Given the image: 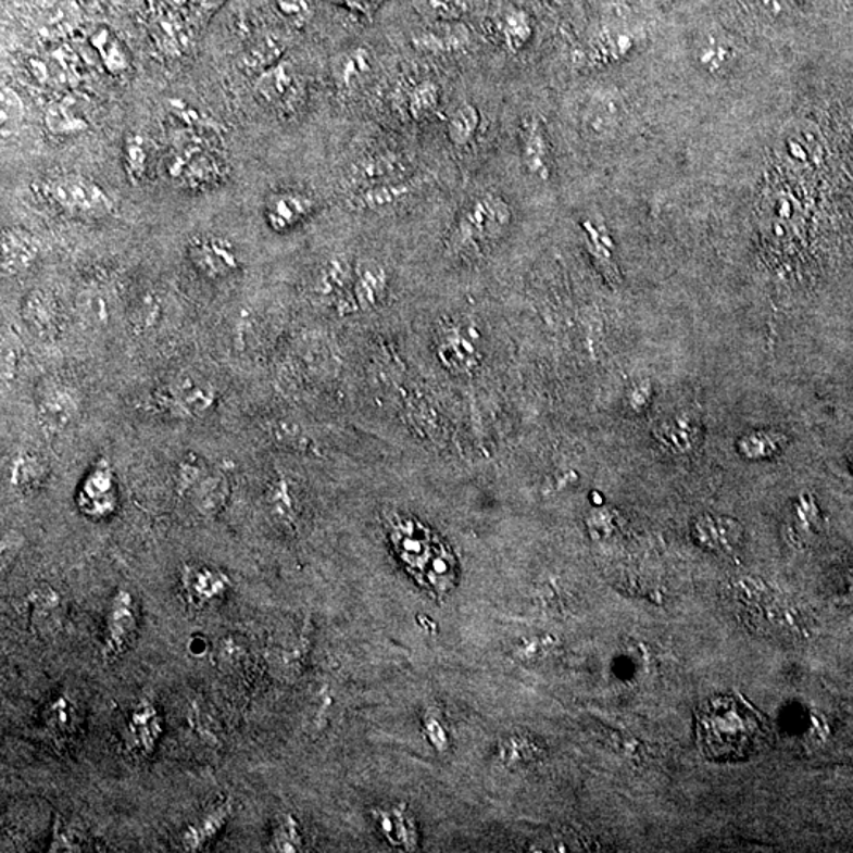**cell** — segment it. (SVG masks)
I'll return each mask as SVG.
<instances>
[{
	"label": "cell",
	"mask_w": 853,
	"mask_h": 853,
	"mask_svg": "<svg viewBox=\"0 0 853 853\" xmlns=\"http://www.w3.org/2000/svg\"><path fill=\"white\" fill-rule=\"evenodd\" d=\"M755 713L732 698L710 700L699 712V740L705 754L743 757L758 740Z\"/></svg>",
	"instance_id": "cell-1"
},
{
	"label": "cell",
	"mask_w": 853,
	"mask_h": 853,
	"mask_svg": "<svg viewBox=\"0 0 853 853\" xmlns=\"http://www.w3.org/2000/svg\"><path fill=\"white\" fill-rule=\"evenodd\" d=\"M511 222V205L501 195H480L463 209L446 250L451 256L480 255L503 238Z\"/></svg>",
	"instance_id": "cell-2"
},
{
	"label": "cell",
	"mask_w": 853,
	"mask_h": 853,
	"mask_svg": "<svg viewBox=\"0 0 853 853\" xmlns=\"http://www.w3.org/2000/svg\"><path fill=\"white\" fill-rule=\"evenodd\" d=\"M41 193L65 214L78 218H104L114 211L110 195L81 174H58L40 184Z\"/></svg>",
	"instance_id": "cell-3"
},
{
	"label": "cell",
	"mask_w": 853,
	"mask_h": 853,
	"mask_svg": "<svg viewBox=\"0 0 853 853\" xmlns=\"http://www.w3.org/2000/svg\"><path fill=\"white\" fill-rule=\"evenodd\" d=\"M218 393L215 386L200 374H183L163 388L160 393L162 405L171 414L187 419L208 416L217 403Z\"/></svg>",
	"instance_id": "cell-4"
},
{
	"label": "cell",
	"mask_w": 853,
	"mask_h": 853,
	"mask_svg": "<svg viewBox=\"0 0 853 853\" xmlns=\"http://www.w3.org/2000/svg\"><path fill=\"white\" fill-rule=\"evenodd\" d=\"M179 492L190 498L198 511L215 514L222 510L229 496L228 482L223 473L209 468L204 463H183L177 475Z\"/></svg>",
	"instance_id": "cell-5"
},
{
	"label": "cell",
	"mask_w": 853,
	"mask_h": 853,
	"mask_svg": "<svg viewBox=\"0 0 853 853\" xmlns=\"http://www.w3.org/2000/svg\"><path fill=\"white\" fill-rule=\"evenodd\" d=\"M139 628L138 604L130 591L114 594L104 623L103 657L106 663L122 656L137 639Z\"/></svg>",
	"instance_id": "cell-6"
},
{
	"label": "cell",
	"mask_w": 853,
	"mask_h": 853,
	"mask_svg": "<svg viewBox=\"0 0 853 853\" xmlns=\"http://www.w3.org/2000/svg\"><path fill=\"white\" fill-rule=\"evenodd\" d=\"M437 356L454 374H472L480 362L479 334L469 323H448L440 329Z\"/></svg>",
	"instance_id": "cell-7"
},
{
	"label": "cell",
	"mask_w": 853,
	"mask_h": 853,
	"mask_svg": "<svg viewBox=\"0 0 853 853\" xmlns=\"http://www.w3.org/2000/svg\"><path fill=\"white\" fill-rule=\"evenodd\" d=\"M434 184L430 176H410L350 191L347 205L356 212H379L409 200Z\"/></svg>",
	"instance_id": "cell-8"
},
{
	"label": "cell",
	"mask_w": 853,
	"mask_h": 853,
	"mask_svg": "<svg viewBox=\"0 0 853 853\" xmlns=\"http://www.w3.org/2000/svg\"><path fill=\"white\" fill-rule=\"evenodd\" d=\"M354 273L356 264L351 263L347 256L336 255L326 261L316 277V294L333 305L339 315L359 312L353 291Z\"/></svg>",
	"instance_id": "cell-9"
},
{
	"label": "cell",
	"mask_w": 853,
	"mask_h": 853,
	"mask_svg": "<svg viewBox=\"0 0 853 853\" xmlns=\"http://www.w3.org/2000/svg\"><path fill=\"white\" fill-rule=\"evenodd\" d=\"M188 258L198 273L208 278H225L239 269L236 247L221 236L198 238L188 247Z\"/></svg>",
	"instance_id": "cell-10"
},
{
	"label": "cell",
	"mask_w": 853,
	"mask_h": 853,
	"mask_svg": "<svg viewBox=\"0 0 853 853\" xmlns=\"http://www.w3.org/2000/svg\"><path fill=\"white\" fill-rule=\"evenodd\" d=\"M406 163L397 152H371L359 156L344 173V184L350 191L406 177Z\"/></svg>",
	"instance_id": "cell-11"
},
{
	"label": "cell",
	"mask_w": 853,
	"mask_h": 853,
	"mask_svg": "<svg viewBox=\"0 0 853 853\" xmlns=\"http://www.w3.org/2000/svg\"><path fill=\"white\" fill-rule=\"evenodd\" d=\"M469 45L472 33L459 21H437L411 37V47L414 50L430 55L457 54L468 50Z\"/></svg>",
	"instance_id": "cell-12"
},
{
	"label": "cell",
	"mask_w": 853,
	"mask_h": 853,
	"mask_svg": "<svg viewBox=\"0 0 853 853\" xmlns=\"http://www.w3.org/2000/svg\"><path fill=\"white\" fill-rule=\"evenodd\" d=\"M256 96L269 106L287 110L298 100L299 76L294 65L288 59L264 70L256 76Z\"/></svg>",
	"instance_id": "cell-13"
},
{
	"label": "cell",
	"mask_w": 853,
	"mask_h": 853,
	"mask_svg": "<svg viewBox=\"0 0 853 853\" xmlns=\"http://www.w3.org/2000/svg\"><path fill=\"white\" fill-rule=\"evenodd\" d=\"M330 70L337 90L343 96H353L374 76L375 55L365 47L350 48L334 58Z\"/></svg>",
	"instance_id": "cell-14"
},
{
	"label": "cell",
	"mask_w": 853,
	"mask_h": 853,
	"mask_svg": "<svg viewBox=\"0 0 853 853\" xmlns=\"http://www.w3.org/2000/svg\"><path fill=\"white\" fill-rule=\"evenodd\" d=\"M313 209H315V201L308 193L296 190L274 191L264 204V217L271 229L285 233L305 221Z\"/></svg>",
	"instance_id": "cell-15"
},
{
	"label": "cell",
	"mask_w": 853,
	"mask_h": 853,
	"mask_svg": "<svg viewBox=\"0 0 853 853\" xmlns=\"http://www.w3.org/2000/svg\"><path fill=\"white\" fill-rule=\"evenodd\" d=\"M743 527L726 515H702L692 525V538L710 552L732 553L743 542Z\"/></svg>",
	"instance_id": "cell-16"
},
{
	"label": "cell",
	"mask_w": 853,
	"mask_h": 853,
	"mask_svg": "<svg viewBox=\"0 0 853 853\" xmlns=\"http://www.w3.org/2000/svg\"><path fill=\"white\" fill-rule=\"evenodd\" d=\"M229 587L231 581L228 576L205 564L187 566L183 573L184 593L187 601L198 609L221 602L228 593Z\"/></svg>",
	"instance_id": "cell-17"
},
{
	"label": "cell",
	"mask_w": 853,
	"mask_h": 853,
	"mask_svg": "<svg viewBox=\"0 0 853 853\" xmlns=\"http://www.w3.org/2000/svg\"><path fill=\"white\" fill-rule=\"evenodd\" d=\"M127 737L141 755L154 754L163 737V717L152 700H139L127 719Z\"/></svg>",
	"instance_id": "cell-18"
},
{
	"label": "cell",
	"mask_w": 853,
	"mask_h": 853,
	"mask_svg": "<svg viewBox=\"0 0 853 853\" xmlns=\"http://www.w3.org/2000/svg\"><path fill=\"white\" fill-rule=\"evenodd\" d=\"M117 493L114 487L113 475L108 466H97L85 484L78 496V506L87 517L103 518L116 510Z\"/></svg>",
	"instance_id": "cell-19"
},
{
	"label": "cell",
	"mask_w": 853,
	"mask_h": 853,
	"mask_svg": "<svg viewBox=\"0 0 853 853\" xmlns=\"http://www.w3.org/2000/svg\"><path fill=\"white\" fill-rule=\"evenodd\" d=\"M162 9L156 10L149 23V34L156 50L168 58H179L187 51L190 45L186 23L173 7L163 3Z\"/></svg>",
	"instance_id": "cell-20"
},
{
	"label": "cell",
	"mask_w": 853,
	"mask_h": 853,
	"mask_svg": "<svg viewBox=\"0 0 853 853\" xmlns=\"http://www.w3.org/2000/svg\"><path fill=\"white\" fill-rule=\"evenodd\" d=\"M21 316L30 333L41 339H50L61 326V308L50 291L33 290L24 296Z\"/></svg>",
	"instance_id": "cell-21"
},
{
	"label": "cell",
	"mask_w": 853,
	"mask_h": 853,
	"mask_svg": "<svg viewBox=\"0 0 853 853\" xmlns=\"http://www.w3.org/2000/svg\"><path fill=\"white\" fill-rule=\"evenodd\" d=\"M235 813V804L231 800H225L211 807V811L198 817L193 824L187 825L186 830L180 833V848L186 852L203 851L209 842L214 841L223 828L228 825Z\"/></svg>",
	"instance_id": "cell-22"
},
{
	"label": "cell",
	"mask_w": 853,
	"mask_h": 853,
	"mask_svg": "<svg viewBox=\"0 0 853 853\" xmlns=\"http://www.w3.org/2000/svg\"><path fill=\"white\" fill-rule=\"evenodd\" d=\"M522 162L525 170L539 180L550 179V149L544 124L539 117H528L520 130Z\"/></svg>",
	"instance_id": "cell-23"
},
{
	"label": "cell",
	"mask_w": 853,
	"mask_h": 853,
	"mask_svg": "<svg viewBox=\"0 0 853 853\" xmlns=\"http://www.w3.org/2000/svg\"><path fill=\"white\" fill-rule=\"evenodd\" d=\"M40 255V243L23 228H7L2 233V273L17 275L34 266Z\"/></svg>",
	"instance_id": "cell-24"
},
{
	"label": "cell",
	"mask_w": 853,
	"mask_h": 853,
	"mask_svg": "<svg viewBox=\"0 0 853 853\" xmlns=\"http://www.w3.org/2000/svg\"><path fill=\"white\" fill-rule=\"evenodd\" d=\"M389 288V274L382 264L374 260L356 263L354 273V299L359 312L374 310L385 301Z\"/></svg>",
	"instance_id": "cell-25"
},
{
	"label": "cell",
	"mask_w": 853,
	"mask_h": 853,
	"mask_svg": "<svg viewBox=\"0 0 853 853\" xmlns=\"http://www.w3.org/2000/svg\"><path fill=\"white\" fill-rule=\"evenodd\" d=\"M695 61L712 75H723L732 70L737 61V47L729 35L720 30H706L695 41Z\"/></svg>",
	"instance_id": "cell-26"
},
{
	"label": "cell",
	"mask_w": 853,
	"mask_h": 853,
	"mask_svg": "<svg viewBox=\"0 0 853 853\" xmlns=\"http://www.w3.org/2000/svg\"><path fill=\"white\" fill-rule=\"evenodd\" d=\"M37 410L45 427L62 430L70 426L78 414V400L65 386L52 385L41 391Z\"/></svg>",
	"instance_id": "cell-27"
},
{
	"label": "cell",
	"mask_w": 853,
	"mask_h": 853,
	"mask_svg": "<svg viewBox=\"0 0 853 853\" xmlns=\"http://www.w3.org/2000/svg\"><path fill=\"white\" fill-rule=\"evenodd\" d=\"M619 116V102L616 96L611 92H599L591 96L585 104L584 122L585 130L594 138L612 137L618 130Z\"/></svg>",
	"instance_id": "cell-28"
},
{
	"label": "cell",
	"mask_w": 853,
	"mask_h": 853,
	"mask_svg": "<svg viewBox=\"0 0 853 853\" xmlns=\"http://www.w3.org/2000/svg\"><path fill=\"white\" fill-rule=\"evenodd\" d=\"M285 52H287V43L284 38L275 34H263L250 41L249 47L243 51L240 64L247 72L258 76L264 70L278 64L284 59Z\"/></svg>",
	"instance_id": "cell-29"
},
{
	"label": "cell",
	"mask_w": 853,
	"mask_h": 853,
	"mask_svg": "<svg viewBox=\"0 0 853 853\" xmlns=\"http://www.w3.org/2000/svg\"><path fill=\"white\" fill-rule=\"evenodd\" d=\"M654 435L668 451L675 454H688L699 443L700 426L692 417L680 414L664 421Z\"/></svg>",
	"instance_id": "cell-30"
},
{
	"label": "cell",
	"mask_w": 853,
	"mask_h": 853,
	"mask_svg": "<svg viewBox=\"0 0 853 853\" xmlns=\"http://www.w3.org/2000/svg\"><path fill=\"white\" fill-rule=\"evenodd\" d=\"M498 30H500L504 48L511 54H517V52L525 50L532 38V33H535L531 16L525 10L515 9V7L501 15Z\"/></svg>",
	"instance_id": "cell-31"
},
{
	"label": "cell",
	"mask_w": 853,
	"mask_h": 853,
	"mask_svg": "<svg viewBox=\"0 0 853 853\" xmlns=\"http://www.w3.org/2000/svg\"><path fill=\"white\" fill-rule=\"evenodd\" d=\"M787 438L773 430H754L738 441V451L750 461H764L785 451Z\"/></svg>",
	"instance_id": "cell-32"
},
{
	"label": "cell",
	"mask_w": 853,
	"mask_h": 853,
	"mask_svg": "<svg viewBox=\"0 0 853 853\" xmlns=\"http://www.w3.org/2000/svg\"><path fill=\"white\" fill-rule=\"evenodd\" d=\"M480 127V113L476 104L465 102L455 108L446 125L449 141L457 148L469 145L478 135Z\"/></svg>",
	"instance_id": "cell-33"
},
{
	"label": "cell",
	"mask_w": 853,
	"mask_h": 853,
	"mask_svg": "<svg viewBox=\"0 0 853 853\" xmlns=\"http://www.w3.org/2000/svg\"><path fill=\"white\" fill-rule=\"evenodd\" d=\"M43 122L47 130L54 137H73V135H81L89 128L85 117L64 102L48 104Z\"/></svg>",
	"instance_id": "cell-34"
},
{
	"label": "cell",
	"mask_w": 853,
	"mask_h": 853,
	"mask_svg": "<svg viewBox=\"0 0 853 853\" xmlns=\"http://www.w3.org/2000/svg\"><path fill=\"white\" fill-rule=\"evenodd\" d=\"M90 45L99 52L104 68L114 75L125 72L128 68V55L122 41L113 30L103 27L90 37Z\"/></svg>",
	"instance_id": "cell-35"
},
{
	"label": "cell",
	"mask_w": 853,
	"mask_h": 853,
	"mask_svg": "<svg viewBox=\"0 0 853 853\" xmlns=\"http://www.w3.org/2000/svg\"><path fill=\"white\" fill-rule=\"evenodd\" d=\"M440 103L441 87L431 79H424L410 90L409 111L414 121H427L437 114Z\"/></svg>",
	"instance_id": "cell-36"
},
{
	"label": "cell",
	"mask_w": 853,
	"mask_h": 853,
	"mask_svg": "<svg viewBox=\"0 0 853 853\" xmlns=\"http://www.w3.org/2000/svg\"><path fill=\"white\" fill-rule=\"evenodd\" d=\"M581 226L591 255L607 271V274H616L614 273V240L609 235L607 228L601 222L594 221H585Z\"/></svg>",
	"instance_id": "cell-37"
},
{
	"label": "cell",
	"mask_w": 853,
	"mask_h": 853,
	"mask_svg": "<svg viewBox=\"0 0 853 853\" xmlns=\"http://www.w3.org/2000/svg\"><path fill=\"white\" fill-rule=\"evenodd\" d=\"M632 45L631 35L618 33V30H607L593 41L591 59L599 64H612V62L625 58L632 50Z\"/></svg>",
	"instance_id": "cell-38"
},
{
	"label": "cell",
	"mask_w": 853,
	"mask_h": 853,
	"mask_svg": "<svg viewBox=\"0 0 853 853\" xmlns=\"http://www.w3.org/2000/svg\"><path fill=\"white\" fill-rule=\"evenodd\" d=\"M47 463L35 454H21L12 468V482L17 489H37L47 478Z\"/></svg>",
	"instance_id": "cell-39"
},
{
	"label": "cell",
	"mask_w": 853,
	"mask_h": 853,
	"mask_svg": "<svg viewBox=\"0 0 853 853\" xmlns=\"http://www.w3.org/2000/svg\"><path fill=\"white\" fill-rule=\"evenodd\" d=\"M124 168L131 186H138L148 173V149L139 135H130L125 141Z\"/></svg>",
	"instance_id": "cell-40"
},
{
	"label": "cell",
	"mask_w": 853,
	"mask_h": 853,
	"mask_svg": "<svg viewBox=\"0 0 853 853\" xmlns=\"http://www.w3.org/2000/svg\"><path fill=\"white\" fill-rule=\"evenodd\" d=\"M264 428L277 443L298 449L301 452H316V446L313 444L312 438H309L298 424L285 419L271 421Z\"/></svg>",
	"instance_id": "cell-41"
},
{
	"label": "cell",
	"mask_w": 853,
	"mask_h": 853,
	"mask_svg": "<svg viewBox=\"0 0 853 853\" xmlns=\"http://www.w3.org/2000/svg\"><path fill=\"white\" fill-rule=\"evenodd\" d=\"M43 719L47 726L54 732H68L76 719L75 703L67 695H58L45 708Z\"/></svg>",
	"instance_id": "cell-42"
},
{
	"label": "cell",
	"mask_w": 853,
	"mask_h": 853,
	"mask_svg": "<svg viewBox=\"0 0 853 853\" xmlns=\"http://www.w3.org/2000/svg\"><path fill=\"white\" fill-rule=\"evenodd\" d=\"M78 313L83 322L90 326H106L110 323L111 301L102 292H89L78 301Z\"/></svg>",
	"instance_id": "cell-43"
},
{
	"label": "cell",
	"mask_w": 853,
	"mask_h": 853,
	"mask_svg": "<svg viewBox=\"0 0 853 853\" xmlns=\"http://www.w3.org/2000/svg\"><path fill=\"white\" fill-rule=\"evenodd\" d=\"M414 3L423 15L437 21H459L468 10L465 0H414Z\"/></svg>",
	"instance_id": "cell-44"
},
{
	"label": "cell",
	"mask_w": 853,
	"mask_h": 853,
	"mask_svg": "<svg viewBox=\"0 0 853 853\" xmlns=\"http://www.w3.org/2000/svg\"><path fill=\"white\" fill-rule=\"evenodd\" d=\"M273 851L275 852H296L301 849L302 838L299 833L298 821L291 816H281L275 821L273 830Z\"/></svg>",
	"instance_id": "cell-45"
},
{
	"label": "cell",
	"mask_w": 853,
	"mask_h": 853,
	"mask_svg": "<svg viewBox=\"0 0 853 853\" xmlns=\"http://www.w3.org/2000/svg\"><path fill=\"white\" fill-rule=\"evenodd\" d=\"M0 120H2V130H12L17 127L26 116V106L12 87H3L0 97Z\"/></svg>",
	"instance_id": "cell-46"
},
{
	"label": "cell",
	"mask_w": 853,
	"mask_h": 853,
	"mask_svg": "<svg viewBox=\"0 0 853 853\" xmlns=\"http://www.w3.org/2000/svg\"><path fill=\"white\" fill-rule=\"evenodd\" d=\"M274 3L280 15L299 29L312 21L313 7L310 0H274Z\"/></svg>",
	"instance_id": "cell-47"
},
{
	"label": "cell",
	"mask_w": 853,
	"mask_h": 853,
	"mask_svg": "<svg viewBox=\"0 0 853 853\" xmlns=\"http://www.w3.org/2000/svg\"><path fill=\"white\" fill-rule=\"evenodd\" d=\"M51 851L79 852L81 851V842L78 841L76 835H73L68 828L65 830V828L62 827V821H58L54 828V838H52Z\"/></svg>",
	"instance_id": "cell-48"
},
{
	"label": "cell",
	"mask_w": 853,
	"mask_h": 853,
	"mask_svg": "<svg viewBox=\"0 0 853 853\" xmlns=\"http://www.w3.org/2000/svg\"><path fill=\"white\" fill-rule=\"evenodd\" d=\"M799 2L800 0H762L765 9H767L769 13H775V15H779V13L785 12L787 7L795 5V3Z\"/></svg>",
	"instance_id": "cell-49"
},
{
	"label": "cell",
	"mask_w": 853,
	"mask_h": 853,
	"mask_svg": "<svg viewBox=\"0 0 853 853\" xmlns=\"http://www.w3.org/2000/svg\"><path fill=\"white\" fill-rule=\"evenodd\" d=\"M223 2H225V0H195L198 10H200L201 13H205V15H209V13L214 12V10L218 9V7H221Z\"/></svg>",
	"instance_id": "cell-50"
},
{
	"label": "cell",
	"mask_w": 853,
	"mask_h": 853,
	"mask_svg": "<svg viewBox=\"0 0 853 853\" xmlns=\"http://www.w3.org/2000/svg\"><path fill=\"white\" fill-rule=\"evenodd\" d=\"M162 2L173 7V9H179V7L186 5L187 0H162Z\"/></svg>",
	"instance_id": "cell-51"
},
{
	"label": "cell",
	"mask_w": 853,
	"mask_h": 853,
	"mask_svg": "<svg viewBox=\"0 0 853 853\" xmlns=\"http://www.w3.org/2000/svg\"><path fill=\"white\" fill-rule=\"evenodd\" d=\"M278 490H280V492H278V493H280V500H275V498H274V501H284V487H281V484H280V486H278ZM277 504H278V507H280L281 511L285 510V503H277ZM287 507H288V510H290V504L287 503Z\"/></svg>",
	"instance_id": "cell-52"
}]
</instances>
